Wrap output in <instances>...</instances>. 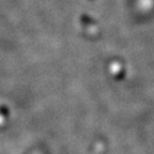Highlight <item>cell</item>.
I'll return each instance as SVG.
<instances>
[]
</instances>
